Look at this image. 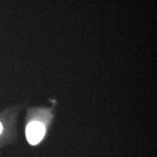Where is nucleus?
Listing matches in <instances>:
<instances>
[{
    "instance_id": "f257e3e1",
    "label": "nucleus",
    "mask_w": 157,
    "mask_h": 157,
    "mask_svg": "<svg viewBox=\"0 0 157 157\" xmlns=\"http://www.w3.org/2000/svg\"><path fill=\"white\" fill-rule=\"evenodd\" d=\"M45 133L44 125L38 121H32L29 123L25 129V135L27 140L31 145L38 144L42 140Z\"/></svg>"
},
{
    "instance_id": "f03ea898",
    "label": "nucleus",
    "mask_w": 157,
    "mask_h": 157,
    "mask_svg": "<svg viewBox=\"0 0 157 157\" xmlns=\"http://www.w3.org/2000/svg\"><path fill=\"white\" fill-rule=\"evenodd\" d=\"M2 129H3L2 124L1 122H0V134H1L2 132Z\"/></svg>"
}]
</instances>
